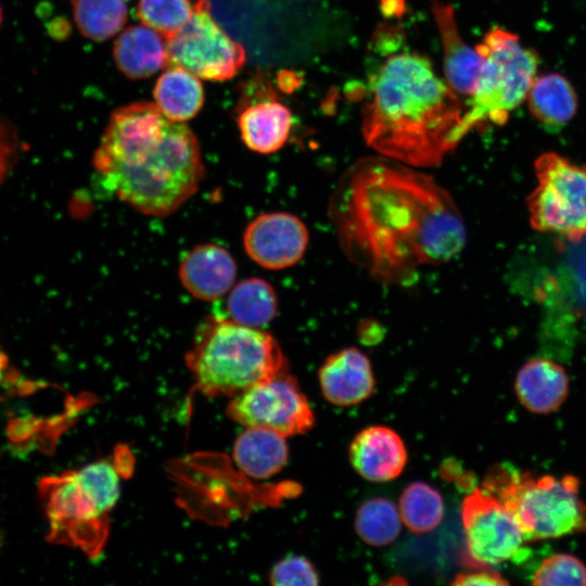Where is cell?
<instances>
[{"label":"cell","instance_id":"cell-1","mask_svg":"<svg viewBox=\"0 0 586 586\" xmlns=\"http://www.w3.org/2000/svg\"><path fill=\"white\" fill-rule=\"evenodd\" d=\"M418 168L380 155L339 178L328 216L344 255L375 281L412 284L423 266L455 258L467 230L449 192Z\"/></svg>","mask_w":586,"mask_h":586},{"label":"cell","instance_id":"cell-2","mask_svg":"<svg viewBox=\"0 0 586 586\" xmlns=\"http://www.w3.org/2000/svg\"><path fill=\"white\" fill-rule=\"evenodd\" d=\"M92 165L117 199L154 217L177 211L204 178L195 135L146 101L132 102L111 114Z\"/></svg>","mask_w":586,"mask_h":586},{"label":"cell","instance_id":"cell-3","mask_svg":"<svg viewBox=\"0 0 586 586\" xmlns=\"http://www.w3.org/2000/svg\"><path fill=\"white\" fill-rule=\"evenodd\" d=\"M369 86L361 129L368 145L381 155L431 168L459 143L461 103L426 58L392 55L370 77Z\"/></svg>","mask_w":586,"mask_h":586},{"label":"cell","instance_id":"cell-4","mask_svg":"<svg viewBox=\"0 0 586 586\" xmlns=\"http://www.w3.org/2000/svg\"><path fill=\"white\" fill-rule=\"evenodd\" d=\"M186 362L195 388L211 397H233L286 370L284 355L270 333L217 316L198 327Z\"/></svg>","mask_w":586,"mask_h":586},{"label":"cell","instance_id":"cell-5","mask_svg":"<svg viewBox=\"0 0 586 586\" xmlns=\"http://www.w3.org/2000/svg\"><path fill=\"white\" fill-rule=\"evenodd\" d=\"M119 458L99 460L40 481L39 492L50 524L49 542L79 548L90 558L100 555L125 472Z\"/></svg>","mask_w":586,"mask_h":586},{"label":"cell","instance_id":"cell-6","mask_svg":"<svg viewBox=\"0 0 586 586\" xmlns=\"http://www.w3.org/2000/svg\"><path fill=\"white\" fill-rule=\"evenodd\" d=\"M483 489L504 504L525 542L586 532V505L573 475L533 476L502 466L486 476Z\"/></svg>","mask_w":586,"mask_h":586},{"label":"cell","instance_id":"cell-7","mask_svg":"<svg viewBox=\"0 0 586 586\" xmlns=\"http://www.w3.org/2000/svg\"><path fill=\"white\" fill-rule=\"evenodd\" d=\"M475 49L484 63L470 107L462 116L460 140L486 120L505 124L527 97L539 64L535 50L523 47L517 35L500 27L491 29Z\"/></svg>","mask_w":586,"mask_h":586},{"label":"cell","instance_id":"cell-8","mask_svg":"<svg viewBox=\"0 0 586 586\" xmlns=\"http://www.w3.org/2000/svg\"><path fill=\"white\" fill-rule=\"evenodd\" d=\"M537 187L527 199L530 220L539 231L577 241L586 235V165L552 152L535 161Z\"/></svg>","mask_w":586,"mask_h":586},{"label":"cell","instance_id":"cell-9","mask_svg":"<svg viewBox=\"0 0 586 586\" xmlns=\"http://www.w3.org/2000/svg\"><path fill=\"white\" fill-rule=\"evenodd\" d=\"M168 65L180 66L200 79L224 81L246 61L242 44L218 25L208 0H198L187 23L166 39Z\"/></svg>","mask_w":586,"mask_h":586},{"label":"cell","instance_id":"cell-10","mask_svg":"<svg viewBox=\"0 0 586 586\" xmlns=\"http://www.w3.org/2000/svg\"><path fill=\"white\" fill-rule=\"evenodd\" d=\"M227 416L245 428H263L283 436L303 434L315 423L310 405L288 370L231 397Z\"/></svg>","mask_w":586,"mask_h":586},{"label":"cell","instance_id":"cell-11","mask_svg":"<svg viewBox=\"0 0 586 586\" xmlns=\"http://www.w3.org/2000/svg\"><path fill=\"white\" fill-rule=\"evenodd\" d=\"M467 549L476 565L517 560L525 539L511 513L492 493L474 488L462 502Z\"/></svg>","mask_w":586,"mask_h":586},{"label":"cell","instance_id":"cell-12","mask_svg":"<svg viewBox=\"0 0 586 586\" xmlns=\"http://www.w3.org/2000/svg\"><path fill=\"white\" fill-rule=\"evenodd\" d=\"M246 82L235 117L241 139L253 152L275 153L290 137L291 111L279 100L267 76L258 74Z\"/></svg>","mask_w":586,"mask_h":586},{"label":"cell","instance_id":"cell-13","mask_svg":"<svg viewBox=\"0 0 586 586\" xmlns=\"http://www.w3.org/2000/svg\"><path fill=\"white\" fill-rule=\"evenodd\" d=\"M309 243V231L296 215L271 212L255 217L243 234L246 254L257 265L281 270L297 264Z\"/></svg>","mask_w":586,"mask_h":586},{"label":"cell","instance_id":"cell-14","mask_svg":"<svg viewBox=\"0 0 586 586\" xmlns=\"http://www.w3.org/2000/svg\"><path fill=\"white\" fill-rule=\"evenodd\" d=\"M178 275L181 284L193 297L211 302L233 288L237 264L225 247L205 243L183 256Z\"/></svg>","mask_w":586,"mask_h":586},{"label":"cell","instance_id":"cell-15","mask_svg":"<svg viewBox=\"0 0 586 586\" xmlns=\"http://www.w3.org/2000/svg\"><path fill=\"white\" fill-rule=\"evenodd\" d=\"M318 379L324 398L337 406L364 402L375 385L369 358L356 347L330 355L320 367Z\"/></svg>","mask_w":586,"mask_h":586},{"label":"cell","instance_id":"cell-16","mask_svg":"<svg viewBox=\"0 0 586 586\" xmlns=\"http://www.w3.org/2000/svg\"><path fill=\"white\" fill-rule=\"evenodd\" d=\"M349 459L353 468L366 480L386 482L403 472L407 450L394 430L373 425L355 436L349 446Z\"/></svg>","mask_w":586,"mask_h":586},{"label":"cell","instance_id":"cell-17","mask_svg":"<svg viewBox=\"0 0 586 586\" xmlns=\"http://www.w3.org/2000/svg\"><path fill=\"white\" fill-rule=\"evenodd\" d=\"M432 11L442 37L444 68L449 86L461 94L472 95L484 58L463 42L449 4L435 0Z\"/></svg>","mask_w":586,"mask_h":586},{"label":"cell","instance_id":"cell-18","mask_svg":"<svg viewBox=\"0 0 586 586\" xmlns=\"http://www.w3.org/2000/svg\"><path fill=\"white\" fill-rule=\"evenodd\" d=\"M514 390L519 402L531 412L556 411L569 394V377L562 366L547 358H534L519 370Z\"/></svg>","mask_w":586,"mask_h":586},{"label":"cell","instance_id":"cell-19","mask_svg":"<svg viewBox=\"0 0 586 586\" xmlns=\"http://www.w3.org/2000/svg\"><path fill=\"white\" fill-rule=\"evenodd\" d=\"M113 56L118 69L133 79L149 77L168 65L166 41L144 24L131 26L118 36Z\"/></svg>","mask_w":586,"mask_h":586},{"label":"cell","instance_id":"cell-20","mask_svg":"<svg viewBox=\"0 0 586 586\" xmlns=\"http://www.w3.org/2000/svg\"><path fill=\"white\" fill-rule=\"evenodd\" d=\"M285 436L263 428H246L233 446L238 467L254 479L278 473L288 461Z\"/></svg>","mask_w":586,"mask_h":586},{"label":"cell","instance_id":"cell-21","mask_svg":"<svg viewBox=\"0 0 586 586\" xmlns=\"http://www.w3.org/2000/svg\"><path fill=\"white\" fill-rule=\"evenodd\" d=\"M526 98L532 115L551 132L566 126L577 111L575 90L560 74L550 73L535 78Z\"/></svg>","mask_w":586,"mask_h":586},{"label":"cell","instance_id":"cell-22","mask_svg":"<svg viewBox=\"0 0 586 586\" xmlns=\"http://www.w3.org/2000/svg\"><path fill=\"white\" fill-rule=\"evenodd\" d=\"M156 106L169 119L184 123L193 118L204 103L200 78L189 71L168 65L153 90Z\"/></svg>","mask_w":586,"mask_h":586},{"label":"cell","instance_id":"cell-23","mask_svg":"<svg viewBox=\"0 0 586 586\" xmlns=\"http://www.w3.org/2000/svg\"><path fill=\"white\" fill-rule=\"evenodd\" d=\"M229 318L244 326L260 328L277 315L278 296L260 278H249L233 285L227 300Z\"/></svg>","mask_w":586,"mask_h":586},{"label":"cell","instance_id":"cell-24","mask_svg":"<svg viewBox=\"0 0 586 586\" xmlns=\"http://www.w3.org/2000/svg\"><path fill=\"white\" fill-rule=\"evenodd\" d=\"M72 10L79 33L94 41L116 35L128 17L125 0H72Z\"/></svg>","mask_w":586,"mask_h":586},{"label":"cell","instance_id":"cell-25","mask_svg":"<svg viewBox=\"0 0 586 586\" xmlns=\"http://www.w3.org/2000/svg\"><path fill=\"white\" fill-rule=\"evenodd\" d=\"M399 509L386 498H372L361 504L355 518V530L371 546L393 543L402 530Z\"/></svg>","mask_w":586,"mask_h":586},{"label":"cell","instance_id":"cell-26","mask_svg":"<svg viewBox=\"0 0 586 586\" xmlns=\"http://www.w3.org/2000/svg\"><path fill=\"white\" fill-rule=\"evenodd\" d=\"M398 509L405 525L417 534L434 530L444 514L441 494L424 482H413L404 489Z\"/></svg>","mask_w":586,"mask_h":586},{"label":"cell","instance_id":"cell-27","mask_svg":"<svg viewBox=\"0 0 586 586\" xmlns=\"http://www.w3.org/2000/svg\"><path fill=\"white\" fill-rule=\"evenodd\" d=\"M192 11L190 0H138L137 4L141 22L166 39L187 23Z\"/></svg>","mask_w":586,"mask_h":586},{"label":"cell","instance_id":"cell-28","mask_svg":"<svg viewBox=\"0 0 586 586\" xmlns=\"http://www.w3.org/2000/svg\"><path fill=\"white\" fill-rule=\"evenodd\" d=\"M537 586L586 585V565L570 553H556L546 558L532 576Z\"/></svg>","mask_w":586,"mask_h":586},{"label":"cell","instance_id":"cell-29","mask_svg":"<svg viewBox=\"0 0 586 586\" xmlns=\"http://www.w3.org/2000/svg\"><path fill=\"white\" fill-rule=\"evenodd\" d=\"M269 581L276 586H308L317 585L319 576L309 560L289 556L272 566Z\"/></svg>","mask_w":586,"mask_h":586},{"label":"cell","instance_id":"cell-30","mask_svg":"<svg viewBox=\"0 0 586 586\" xmlns=\"http://www.w3.org/2000/svg\"><path fill=\"white\" fill-rule=\"evenodd\" d=\"M18 143L15 126L8 118L0 116V182L8 175L13 162L16 160Z\"/></svg>","mask_w":586,"mask_h":586},{"label":"cell","instance_id":"cell-31","mask_svg":"<svg viewBox=\"0 0 586 586\" xmlns=\"http://www.w3.org/2000/svg\"><path fill=\"white\" fill-rule=\"evenodd\" d=\"M454 585L463 586V585H508L509 582L505 579L498 572L493 570H480V571H470L456 575Z\"/></svg>","mask_w":586,"mask_h":586},{"label":"cell","instance_id":"cell-32","mask_svg":"<svg viewBox=\"0 0 586 586\" xmlns=\"http://www.w3.org/2000/svg\"><path fill=\"white\" fill-rule=\"evenodd\" d=\"M382 9L386 15L399 14L404 9V0H382Z\"/></svg>","mask_w":586,"mask_h":586},{"label":"cell","instance_id":"cell-33","mask_svg":"<svg viewBox=\"0 0 586 586\" xmlns=\"http://www.w3.org/2000/svg\"><path fill=\"white\" fill-rule=\"evenodd\" d=\"M293 77H294V74H291V73H283V75H280L279 81H280L281 88L291 90L293 88V85L296 86L298 84V80L293 79Z\"/></svg>","mask_w":586,"mask_h":586},{"label":"cell","instance_id":"cell-34","mask_svg":"<svg viewBox=\"0 0 586 586\" xmlns=\"http://www.w3.org/2000/svg\"><path fill=\"white\" fill-rule=\"evenodd\" d=\"M2 22H3V9H2V5L0 3V27L2 25Z\"/></svg>","mask_w":586,"mask_h":586},{"label":"cell","instance_id":"cell-35","mask_svg":"<svg viewBox=\"0 0 586 586\" xmlns=\"http://www.w3.org/2000/svg\"><path fill=\"white\" fill-rule=\"evenodd\" d=\"M4 364H5V360L0 361V371H1V369L4 368ZM0 378H1V372H0Z\"/></svg>","mask_w":586,"mask_h":586},{"label":"cell","instance_id":"cell-36","mask_svg":"<svg viewBox=\"0 0 586 586\" xmlns=\"http://www.w3.org/2000/svg\"><path fill=\"white\" fill-rule=\"evenodd\" d=\"M4 360V356L0 354V361Z\"/></svg>","mask_w":586,"mask_h":586}]
</instances>
